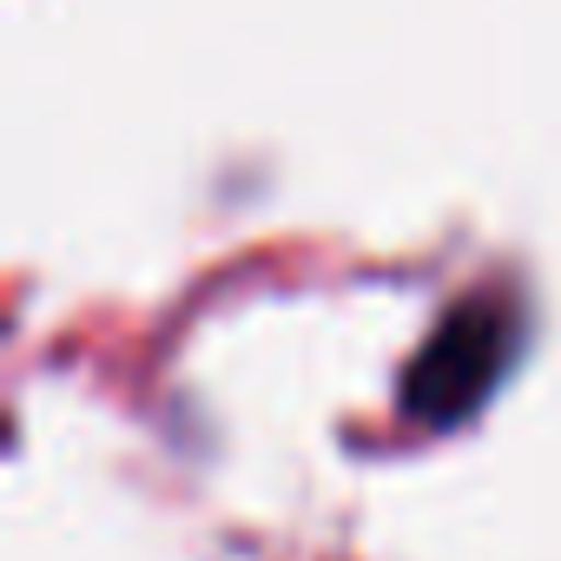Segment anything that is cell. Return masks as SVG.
I'll return each mask as SVG.
<instances>
[{
  "instance_id": "6da1fadb",
  "label": "cell",
  "mask_w": 561,
  "mask_h": 561,
  "mask_svg": "<svg viewBox=\"0 0 561 561\" xmlns=\"http://www.w3.org/2000/svg\"><path fill=\"white\" fill-rule=\"evenodd\" d=\"M515 344H522V324H515L508 298H462L436 324V337L416 351V364L403 377V416L423 430L462 423L502 383V370L515 364Z\"/></svg>"
}]
</instances>
